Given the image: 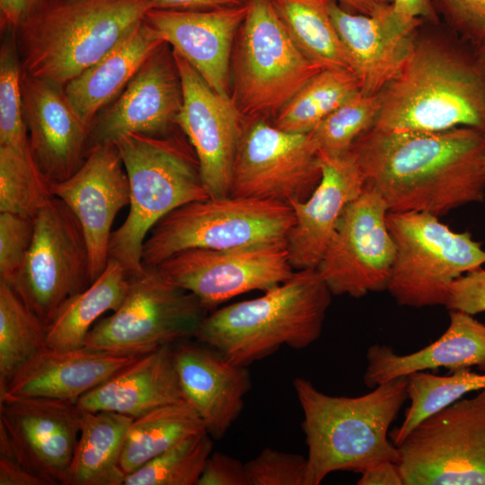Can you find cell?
Instances as JSON below:
<instances>
[{
    "label": "cell",
    "instance_id": "cell-2",
    "mask_svg": "<svg viewBox=\"0 0 485 485\" xmlns=\"http://www.w3.org/2000/svg\"><path fill=\"white\" fill-rule=\"evenodd\" d=\"M373 128L438 132L459 127L485 132V66L444 40H415L401 73L379 93Z\"/></svg>",
    "mask_w": 485,
    "mask_h": 485
},
{
    "label": "cell",
    "instance_id": "cell-41",
    "mask_svg": "<svg viewBox=\"0 0 485 485\" xmlns=\"http://www.w3.org/2000/svg\"><path fill=\"white\" fill-rule=\"evenodd\" d=\"M306 457L272 448L245 463L247 485H305Z\"/></svg>",
    "mask_w": 485,
    "mask_h": 485
},
{
    "label": "cell",
    "instance_id": "cell-30",
    "mask_svg": "<svg viewBox=\"0 0 485 485\" xmlns=\"http://www.w3.org/2000/svg\"><path fill=\"white\" fill-rule=\"evenodd\" d=\"M130 278L120 263L109 259L102 273L85 289L69 298L47 326V347L55 349L83 347L97 320L119 306Z\"/></svg>",
    "mask_w": 485,
    "mask_h": 485
},
{
    "label": "cell",
    "instance_id": "cell-47",
    "mask_svg": "<svg viewBox=\"0 0 485 485\" xmlns=\"http://www.w3.org/2000/svg\"><path fill=\"white\" fill-rule=\"evenodd\" d=\"M357 485H404L397 463L385 461L363 472Z\"/></svg>",
    "mask_w": 485,
    "mask_h": 485
},
{
    "label": "cell",
    "instance_id": "cell-6",
    "mask_svg": "<svg viewBox=\"0 0 485 485\" xmlns=\"http://www.w3.org/2000/svg\"><path fill=\"white\" fill-rule=\"evenodd\" d=\"M129 183V211L112 232L109 259L120 263L129 277L145 271L144 242L153 226L179 207L209 198L190 144L172 134L120 136L114 143Z\"/></svg>",
    "mask_w": 485,
    "mask_h": 485
},
{
    "label": "cell",
    "instance_id": "cell-43",
    "mask_svg": "<svg viewBox=\"0 0 485 485\" xmlns=\"http://www.w3.org/2000/svg\"><path fill=\"white\" fill-rule=\"evenodd\" d=\"M445 306L472 315L485 312V269L480 267L456 278Z\"/></svg>",
    "mask_w": 485,
    "mask_h": 485
},
{
    "label": "cell",
    "instance_id": "cell-46",
    "mask_svg": "<svg viewBox=\"0 0 485 485\" xmlns=\"http://www.w3.org/2000/svg\"><path fill=\"white\" fill-rule=\"evenodd\" d=\"M44 0H0L2 31H17Z\"/></svg>",
    "mask_w": 485,
    "mask_h": 485
},
{
    "label": "cell",
    "instance_id": "cell-50",
    "mask_svg": "<svg viewBox=\"0 0 485 485\" xmlns=\"http://www.w3.org/2000/svg\"><path fill=\"white\" fill-rule=\"evenodd\" d=\"M357 13L374 15L392 4V0H336Z\"/></svg>",
    "mask_w": 485,
    "mask_h": 485
},
{
    "label": "cell",
    "instance_id": "cell-13",
    "mask_svg": "<svg viewBox=\"0 0 485 485\" xmlns=\"http://www.w3.org/2000/svg\"><path fill=\"white\" fill-rule=\"evenodd\" d=\"M318 151L309 133L244 119L232 171L230 195L288 204L304 200L321 179Z\"/></svg>",
    "mask_w": 485,
    "mask_h": 485
},
{
    "label": "cell",
    "instance_id": "cell-5",
    "mask_svg": "<svg viewBox=\"0 0 485 485\" xmlns=\"http://www.w3.org/2000/svg\"><path fill=\"white\" fill-rule=\"evenodd\" d=\"M153 8L151 0H44L15 31L22 72L64 87Z\"/></svg>",
    "mask_w": 485,
    "mask_h": 485
},
{
    "label": "cell",
    "instance_id": "cell-39",
    "mask_svg": "<svg viewBox=\"0 0 485 485\" xmlns=\"http://www.w3.org/2000/svg\"><path fill=\"white\" fill-rule=\"evenodd\" d=\"M0 48V146L31 155L23 116L22 68L13 30H6Z\"/></svg>",
    "mask_w": 485,
    "mask_h": 485
},
{
    "label": "cell",
    "instance_id": "cell-37",
    "mask_svg": "<svg viewBox=\"0 0 485 485\" xmlns=\"http://www.w3.org/2000/svg\"><path fill=\"white\" fill-rule=\"evenodd\" d=\"M380 105L379 94L358 91L348 98L309 132L318 153L338 156L349 152L357 139L375 125Z\"/></svg>",
    "mask_w": 485,
    "mask_h": 485
},
{
    "label": "cell",
    "instance_id": "cell-17",
    "mask_svg": "<svg viewBox=\"0 0 485 485\" xmlns=\"http://www.w3.org/2000/svg\"><path fill=\"white\" fill-rule=\"evenodd\" d=\"M84 410L48 398L0 400V426L21 462L48 485H66Z\"/></svg>",
    "mask_w": 485,
    "mask_h": 485
},
{
    "label": "cell",
    "instance_id": "cell-20",
    "mask_svg": "<svg viewBox=\"0 0 485 485\" xmlns=\"http://www.w3.org/2000/svg\"><path fill=\"white\" fill-rule=\"evenodd\" d=\"M23 116L33 162L48 182L70 178L86 157L90 128L63 87L22 72Z\"/></svg>",
    "mask_w": 485,
    "mask_h": 485
},
{
    "label": "cell",
    "instance_id": "cell-21",
    "mask_svg": "<svg viewBox=\"0 0 485 485\" xmlns=\"http://www.w3.org/2000/svg\"><path fill=\"white\" fill-rule=\"evenodd\" d=\"M246 3L208 10L151 9L146 21L218 94L231 97L233 46Z\"/></svg>",
    "mask_w": 485,
    "mask_h": 485
},
{
    "label": "cell",
    "instance_id": "cell-18",
    "mask_svg": "<svg viewBox=\"0 0 485 485\" xmlns=\"http://www.w3.org/2000/svg\"><path fill=\"white\" fill-rule=\"evenodd\" d=\"M48 186L51 195L70 208L83 229L92 283L107 266L113 222L130 200L128 175L117 147L114 144L93 147L70 178Z\"/></svg>",
    "mask_w": 485,
    "mask_h": 485
},
{
    "label": "cell",
    "instance_id": "cell-35",
    "mask_svg": "<svg viewBox=\"0 0 485 485\" xmlns=\"http://www.w3.org/2000/svg\"><path fill=\"white\" fill-rule=\"evenodd\" d=\"M47 347V326L0 280V392L15 372Z\"/></svg>",
    "mask_w": 485,
    "mask_h": 485
},
{
    "label": "cell",
    "instance_id": "cell-9",
    "mask_svg": "<svg viewBox=\"0 0 485 485\" xmlns=\"http://www.w3.org/2000/svg\"><path fill=\"white\" fill-rule=\"evenodd\" d=\"M396 255L387 291L403 306L445 305L452 283L485 264V250L425 212H388Z\"/></svg>",
    "mask_w": 485,
    "mask_h": 485
},
{
    "label": "cell",
    "instance_id": "cell-7",
    "mask_svg": "<svg viewBox=\"0 0 485 485\" xmlns=\"http://www.w3.org/2000/svg\"><path fill=\"white\" fill-rule=\"evenodd\" d=\"M295 221L290 205L225 196L192 201L150 230L142 264L154 267L189 249L227 250L287 240Z\"/></svg>",
    "mask_w": 485,
    "mask_h": 485
},
{
    "label": "cell",
    "instance_id": "cell-34",
    "mask_svg": "<svg viewBox=\"0 0 485 485\" xmlns=\"http://www.w3.org/2000/svg\"><path fill=\"white\" fill-rule=\"evenodd\" d=\"M447 375L418 371L407 375V394L410 401L401 425L391 432L398 445L421 421L450 406L463 395L485 389V373L462 369Z\"/></svg>",
    "mask_w": 485,
    "mask_h": 485
},
{
    "label": "cell",
    "instance_id": "cell-26",
    "mask_svg": "<svg viewBox=\"0 0 485 485\" xmlns=\"http://www.w3.org/2000/svg\"><path fill=\"white\" fill-rule=\"evenodd\" d=\"M366 360L363 381L372 389L414 372L440 367L454 372L475 366L485 373V324L474 315L452 310L446 331L428 346L399 355L387 345L375 344L367 349Z\"/></svg>",
    "mask_w": 485,
    "mask_h": 485
},
{
    "label": "cell",
    "instance_id": "cell-48",
    "mask_svg": "<svg viewBox=\"0 0 485 485\" xmlns=\"http://www.w3.org/2000/svg\"><path fill=\"white\" fill-rule=\"evenodd\" d=\"M392 7L410 22H422V20L436 22L438 19L432 0H392Z\"/></svg>",
    "mask_w": 485,
    "mask_h": 485
},
{
    "label": "cell",
    "instance_id": "cell-16",
    "mask_svg": "<svg viewBox=\"0 0 485 485\" xmlns=\"http://www.w3.org/2000/svg\"><path fill=\"white\" fill-rule=\"evenodd\" d=\"M172 52L182 91L175 124L195 152L209 197L229 196L244 119L231 97L216 93L193 66Z\"/></svg>",
    "mask_w": 485,
    "mask_h": 485
},
{
    "label": "cell",
    "instance_id": "cell-31",
    "mask_svg": "<svg viewBox=\"0 0 485 485\" xmlns=\"http://www.w3.org/2000/svg\"><path fill=\"white\" fill-rule=\"evenodd\" d=\"M206 430L196 410L187 401L164 405L131 422L124 443L120 467L135 472L181 440Z\"/></svg>",
    "mask_w": 485,
    "mask_h": 485
},
{
    "label": "cell",
    "instance_id": "cell-22",
    "mask_svg": "<svg viewBox=\"0 0 485 485\" xmlns=\"http://www.w3.org/2000/svg\"><path fill=\"white\" fill-rule=\"evenodd\" d=\"M330 13L360 91L366 95L379 94L405 66L421 22L405 21L392 4L374 15H366L347 12L331 0Z\"/></svg>",
    "mask_w": 485,
    "mask_h": 485
},
{
    "label": "cell",
    "instance_id": "cell-28",
    "mask_svg": "<svg viewBox=\"0 0 485 485\" xmlns=\"http://www.w3.org/2000/svg\"><path fill=\"white\" fill-rule=\"evenodd\" d=\"M164 43L145 19L123 41L63 87L66 100L89 128L98 112L121 93Z\"/></svg>",
    "mask_w": 485,
    "mask_h": 485
},
{
    "label": "cell",
    "instance_id": "cell-3",
    "mask_svg": "<svg viewBox=\"0 0 485 485\" xmlns=\"http://www.w3.org/2000/svg\"><path fill=\"white\" fill-rule=\"evenodd\" d=\"M293 385L304 414L305 485H319L338 471L362 473L382 462L398 463L399 450L388 431L408 400L407 376L357 397L326 394L303 377Z\"/></svg>",
    "mask_w": 485,
    "mask_h": 485
},
{
    "label": "cell",
    "instance_id": "cell-23",
    "mask_svg": "<svg viewBox=\"0 0 485 485\" xmlns=\"http://www.w3.org/2000/svg\"><path fill=\"white\" fill-rule=\"evenodd\" d=\"M318 155L319 183L306 199L289 203L295 221L287 244L295 270L318 267L345 208L365 189L363 173L350 151L338 156Z\"/></svg>",
    "mask_w": 485,
    "mask_h": 485
},
{
    "label": "cell",
    "instance_id": "cell-24",
    "mask_svg": "<svg viewBox=\"0 0 485 485\" xmlns=\"http://www.w3.org/2000/svg\"><path fill=\"white\" fill-rule=\"evenodd\" d=\"M173 361L184 398L202 419L214 438L224 437L243 409L251 387L247 366L190 340L173 345Z\"/></svg>",
    "mask_w": 485,
    "mask_h": 485
},
{
    "label": "cell",
    "instance_id": "cell-38",
    "mask_svg": "<svg viewBox=\"0 0 485 485\" xmlns=\"http://www.w3.org/2000/svg\"><path fill=\"white\" fill-rule=\"evenodd\" d=\"M51 196L31 155L0 146V212L34 218Z\"/></svg>",
    "mask_w": 485,
    "mask_h": 485
},
{
    "label": "cell",
    "instance_id": "cell-8",
    "mask_svg": "<svg viewBox=\"0 0 485 485\" xmlns=\"http://www.w3.org/2000/svg\"><path fill=\"white\" fill-rule=\"evenodd\" d=\"M322 70L294 42L271 0H247L236 36L231 92L244 119L274 118Z\"/></svg>",
    "mask_w": 485,
    "mask_h": 485
},
{
    "label": "cell",
    "instance_id": "cell-15",
    "mask_svg": "<svg viewBox=\"0 0 485 485\" xmlns=\"http://www.w3.org/2000/svg\"><path fill=\"white\" fill-rule=\"evenodd\" d=\"M154 267L208 312L242 294L269 290L295 271L287 240L227 250L189 249Z\"/></svg>",
    "mask_w": 485,
    "mask_h": 485
},
{
    "label": "cell",
    "instance_id": "cell-40",
    "mask_svg": "<svg viewBox=\"0 0 485 485\" xmlns=\"http://www.w3.org/2000/svg\"><path fill=\"white\" fill-rule=\"evenodd\" d=\"M437 15L485 66V0H432Z\"/></svg>",
    "mask_w": 485,
    "mask_h": 485
},
{
    "label": "cell",
    "instance_id": "cell-49",
    "mask_svg": "<svg viewBox=\"0 0 485 485\" xmlns=\"http://www.w3.org/2000/svg\"><path fill=\"white\" fill-rule=\"evenodd\" d=\"M154 9L208 10L239 5L245 0H151Z\"/></svg>",
    "mask_w": 485,
    "mask_h": 485
},
{
    "label": "cell",
    "instance_id": "cell-36",
    "mask_svg": "<svg viewBox=\"0 0 485 485\" xmlns=\"http://www.w3.org/2000/svg\"><path fill=\"white\" fill-rule=\"evenodd\" d=\"M213 440L207 430L194 434L128 474L123 485H198Z\"/></svg>",
    "mask_w": 485,
    "mask_h": 485
},
{
    "label": "cell",
    "instance_id": "cell-12",
    "mask_svg": "<svg viewBox=\"0 0 485 485\" xmlns=\"http://www.w3.org/2000/svg\"><path fill=\"white\" fill-rule=\"evenodd\" d=\"M7 284L46 326L69 298L91 284L84 234L58 198L51 196L35 216L26 258Z\"/></svg>",
    "mask_w": 485,
    "mask_h": 485
},
{
    "label": "cell",
    "instance_id": "cell-32",
    "mask_svg": "<svg viewBox=\"0 0 485 485\" xmlns=\"http://www.w3.org/2000/svg\"><path fill=\"white\" fill-rule=\"evenodd\" d=\"M271 1L294 42L306 57L322 69L351 70L331 20V0Z\"/></svg>",
    "mask_w": 485,
    "mask_h": 485
},
{
    "label": "cell",
    "instance_id": "cell-25",
    "mask_svg": "<svg viewBox=\"0 0 485 485\" xmlns=\"http://www.w3.org/2000/svg\"><path fill=\"white\" fill-rule=\"evenodd\" d=\"M140 356L85 346L72 349L45 347L15 372L0 392V400L48 398L76 402Z\"/></svg>",
    "mask_w": 485,
    "mask_h": 485
},
{
    "label": "cell",
    "instance_id": "cell-11",
    "mask_svg": "<svg viewBox=\"0 0 485 485\" xmlns=\"http://www.w3.org/2000/svg\"><path fill=\"white\" fill-rule=\"evenodd\" d=\"M396 446L404 485H485V389L427 418Z\"/></svg>",
    "mask_w": 485,
    "mask_h": 485
},
{
    "label": "cell",
    "instance_id": "cell-29",
    "mask_svg": "<svg viewBox=\"0 0 485 485\" xmlns=\"http://www.w3.org/2000/svg\"><path fill=\"white\" fill-rule=\"evenodd\" d=\"M133 419L111 411L84 410L66 485H123L120 459Z\"/></svg>",
    "mask_w": 485,
    "mask_h": 485
},
{
    "label": "cell",
    "instance_id": "cell-45",
    "mask_svg": "<svg viewBox=\"0 0 485 485\" xmlns=\"http://www.w3.org/2000/svg\"><path fill=\"white\" fill-rule=\"evenodd\" d=\"M0 485H48L27 469L16 454L4 428L0 426Z\"/></svg>",
    "mask_w": 485,
    "mask_h": 485
},
{
    "label": "cell",
    "instance_id": "cell-42",
    "mask_svg": "<svg viewBox=\"0 0 485 485\" xmlns=\"http://www.w3.org/2000/svg\"><path fill=\"white\" fill-rule=\"evenodd\" d=\"M34 234V218L0 212V280L9 283L23 264Z\"/></svg>",
    "mask_w": 485,
    "mask_h": 485
},
{
    "label": "cell",
    "instance_id": "cell-1",
    "mask_svg": "<svg viewBox=\"0 0 485 485\" xmlns=\"http://www.w3.org/2000/svg\"><path fill=\"white\" fill-rule=\"evenodd\" d=\"M389 212L436 216L485 198V132L459 127L438 132L371 128L349 150Z\"/></svg>",
    "mask_w": 485,
    "mask_h": 485
},
{
    "label": "cell",
    "instance_id": "cell-44",
    "mask_svg": "<svg viewBox=\"0 0 485 485\" xmlns=\"http://www.w3.org/2000/svg\"><path fill=\"white\" fill-rule=\"evenodd\" d=\"M198 485H247L245 463L222 452L213 451Z\"/></svg>",
    "mask_w": 485,
    "mask_h": 485
},
{
    "label": "cell",
    "instance_id": "cell-10",
    "mask_svg": "<svg viewBox=\"0 0 485 485\" xmlns=\"http://www.w3.org/2000/svg\"><path fill=\"white\" fill-rule=\"evenodd\" d=\"M145 268L142 274L130 278L119 306L93 325L84 346L143 355L195 337L208 311L157 267Z\"/></svg>",
    "mask_w": 485,
    "mask_h": 485
},
{
    "label": "cell",
    "instance_id": "cell-19",
    "mask_svg": "<svg viewBox=\"0 0 485 485\" xmlns=\"http://www.w3.org/2000/svg\"><path fill=\"white\" fill-rule=\"evenodd\" d=\"M164 43L140 67L121 93L92 123L86 154L128 133L171 135L182 105V91L172 52Z\"/></svg>",
    "mask_w": 485,
    "mask_h": 485
},
{
    "label": "cell",
    "instance_id": "cell-33",
    "mask_svg": "<svg viewBox=\"0 0 485 485\" xmlns=\"http://www.w3.org/2000/svg\"><path fill=\"white\" fill-rule=\"evenodd\" d=\"M358 91V80L351 70L323 69L281 108L272 124L287 132L309 133Z\"/></svg>",
    "mask_w": 485,
    "mask_h": 485
},
{
    "label": "cell",
    "instance_id": "cell-14",
    "mask_svg": "<svg viewBox=\"0 0 485 485\" xmlns=\"http://www.w3.org/2000/svg\"><path fill=\"white\" fill-rule=\"evenodd\" d=\"M388 212L368 187L347 206L316 268L332 295L359 298L387 289L396 255Z\"/></svg>",
    "mask_w": 485,
    "mask_h": 485
},
{
    "label": "cell",
    "instance_id": "cell-27",
    "mask_svg": "<svg viewBox=\"0 0 485 485\" xmlns=\"http://www.w3.org/2000/svg\"><path fill=\"white\" fill-rule=\"evenodd\" d=\"M172 346L141 355L106 381L82 395L85 411H111L132 418L156 408L186 401L174 366Z\"/></svg>",
    "mask_w": 485,
    "mask_h": 485
},
{
    "label": "cell",
    "instance_id": "cell-4",
    "mask_svg": "<svg viewBox=\"0 0 485 485\" xmlns=\"http://www.w3.org/2000/svg\"><path fill=\"white\" fill-rule=\"evenodd\" d=\"M331 295L316 269L295 270L260 296L211 311L194 338L248 366L283 346L302 349L315 342Z\"/></svg>",
    "mask_w": 485,
    "mask_h": 485
}]
</instances>
